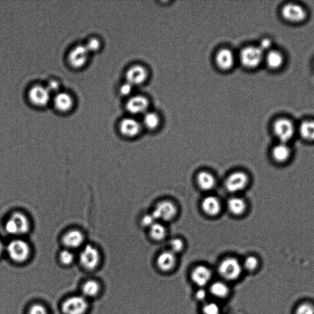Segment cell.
<instances>
[{"mask_svg":"<svg viewBox=\"0 0 314 314\" xmlns=\"http://www.w3.org/2000/svg\"><path fill=\"white\" fill-rule=\"evenodd\" d=\"M219 274L225 282H235L240 280L243 274L242 262L234 257L223 260L218 266Z\"/></svg>","mask_w":314,"mask_h":314,"instance_id":"1","label":"cell"},{"mask_svg":"<svg viewBox=\"0 0 314 314\" xmlns=\"http://www.w3.org/2000/svg\"><path fill=\"white\" fill-rule=\"evenodd\" d=\"M5 229L11 235H25L30 230V222L25 214L14 212L9 217L6 222Z\"/></svg>","mask_w":314,"mask_h":314,"instance_id":"2","label":"cell"},{"mask_svg":"<svg viewBox=\"0 0 314 314\" xmlns=\"http://www.w3.org/2000/svg\"><path fill=\"white\" fill-rule=\"evenodd\" d=\"M6 252L13 262L23 263L30 257L31 249L25 240L16 239L12 240L6 246Z\"/></svg>","mask_w":314,"mask_h":314,"instance_id":"3","label":"cell"},{"mask_svg":"<svg viewBox=\"0 0 314 314\" xmlns=\"http://www.w3.org/2000/svg\"><path fill=\"white\" fill-rule=\"evenodd\" d=\"M89 304L87 298L83 295H76L67 298L61 305L64 314H84L87 310Z\"/></svg>","mask_w":314,"mask_h":314,"instance_id":"4","label":"cell"},{"mask_svg":"<svg viewBox=\"0 0 314 314\" xmlns=\"http://www.w3.org/2000/svg\"><path fill=\"white\" fill-rule=\"evenodd\" d=\"M263 57V52L258 47H247L240 52V60L248 68H254L259 65Z\"/></svg>","mask_w":314,"mask_h":314,"instance_id":"5","label":"cell"},{"mask_svg":"<svg viewBox=\"0 0 314 314\" xmlns=\"http://www.w3.org/2000/svg\"><path fill=\"white\" fill-rule=\"evenodd\" d=\"M79 262L86 269H95L100 262V254L97 249L92 245H88L79 254Z\"/></svg>","mask_w":314,"mask_h":314,"instance_id":"6","label":"cell"},{"mask_svg":"<svg viewBox=\"0 0 314 314\" xmlns=\"http://www.w3.org/2000/svg\"><path fill=\"white\" fill-rule=\"evenodd\" d=\"M274 133L280 143L288 144L295 134V127L290 120L286 119L277 120L274 125Z\"/></svg>","mask_w":314,"mask_h":314,"instance_id":"7","label":"cell"},{"mask_svg":"<svg viewBox=\"0 0 314 314\" xmlns=\"http://www.w3.org/2000/svg\"><path fill=\"white\" fill-rule=\"evenodd\" d=\"M190 277L192 283L198 288H204L212 281V270L205 265H198L192 270Z\"/></svg>","mask_w":314,"mask_h":314,"instance_id":"8","label":"cell"},{"mask_svg":"<svg viewBox=\"0 0 314 314\" xmlns=\"http://www.w3.org/2000/svg\"><path fill=\"white\" fill-rule=\"evenodd\" d=\"M249 183V176L242 171H236L228 176L225 187L229 192L236 193L245 189Z\"/></svg>","mask_w":314,"mask_h":314,"instance_id":"9","label":"cell"},{"mask_svg":"<svg viewBox=\"0 0 314 314\" xmlns=\"http://www.w3.org/2000/svg\"><path fill=\"white\" fill-rule=\"evenodd\" d=\"M176 207L172 202L168 201H163L157 204L154 212L152 213L155 219H160L162 221H168L174 218L176 216Z\"/></svg>","mask_w":314,"mask_h":314,"instance_id":"10","label":"cell"},{"mask_svg":"<svg viewBox=\"0 0 314 314\" xmlns=\"http://www.w3.org/2000/svg\"><path fill=\"white\" fill-rule=\"evenodd\" d=\"M282 14L285 19L292 22L303 21L306 17V12L301 6L288 4L285 6L282 10Z\"/></svg>","mask_w":314,"mask_h":314,"instance_id":"11","label":"cell"},{"mask_svg":"<svg viewBox=\"0 0 314 314\" xmlns=\"http://www.w3.org/2000/svg\"><path fill=\"white\" fill-rule=\"evenodd\" d=\"M271 156L273 161L278 164H284L288 162L292 156V149L288 144L278 143L273 147Z\"/></svg>","mask_w":314,"mask_h":314,"instance_id":"12","label":"cell"},{"mask_svg":"<svg viewBox=\"0 0 314 314\" xmlns=\"http://www.w3.org/2000/svg\"><path fill=\"white\" fill-rule=\"evenodd\" d=\"M28 96L32 103L38 107H44L49 101L50 92L48 88L34 86L29 91Z\"/></svg>","mask_w":314,"mask_h":314,"instance_id":"13","label":"cell"},{"mask_svg":"<svg viewBox=\"0 0 314 314\" xmlns=\"http://www.w3.org/2000/svg\"><path fill=\"white\" fill-rule=\"evenodd\" d=\"M157 266L161 271L171 272L177 265V258L176 254L171 251L162 252L158 255L157 259Z\"/></svg>","mask_w":314,"mask_h":314,"instance_id":"14","label":"cell"},{"mask_svg":"<svg viewBox=\"0 0 314 314\" xmlns=\"http://www.w3.org/2000/svg\"><path fill=\"white\" fill-rule=\"evenodd\" d=\"M89 51L86 46H78L69 52L68 60L73 67H80L86 63Z\"/></svg>","mask_w":314,"mask_h":314,"instance_id":"15","label":"cell"},{"mask_svg":"<svg viewBox=\"0 0 314 314\" xmlns=\"http://www.w3.org/2000/svg\"><path fill=\"white\" fill-rule=\"evenodd\" d=\"M148 72L145 67L142 65H134L129 69L126 74L127 83L132 86H137L145 83L148 78Z\"/></svg>","mask_w":314,"mask_h":314,"instance_id":"16","label":"cell"},{"mask_svg":"<svg viewBox=\"0 0 314 314\" xmlns=\"http://www.w3.org/2000/svg\"><path fill=\"white\" fill-rule=\"evenodd\" d=\"M84 240L85 237L83 232L74 229L66 232L64 234L62 242L67 248L74 249L83 246Z\"/></svg>","mask_w":314,"mask_h":314,"instance_id":"17","label":"cell"},{"mask_svg":"<svg viewBox=\"0 0 314 314\" xmlns=\"http://www.w3.org/2000/svg\"><path fill=\"white\" fill-rule=\"evenodd\" d=\"M208 292L214 298L225 299L230 295L231 289L227 282L217 281L210 284Z\"/></svg>","mask_w":314,"mask_h":314,"instance_id":"18","label":"cell"},{"mask_svg":"<svg viewBox=\"0 0 314 314\" xmlns=\"http://www.w3.org/2000/svg\"><path fill=\"white\" fill-rule=\"evenodd\" d=\"M216 61L217 66L221 69H230L234 63L233 53L228 49L220 50L216 55Z\"/></svg>","mask_w":314,"mask_h":314,"instance_id":"19","label":"cell"},{"mask_svg":"<svg viewBox=\"0 0 314 314\" xmlns=\"http://www.w3.org/2000/svg\"><path fill=\"white\" fill-rule=\"evenodd\" d=\"M149 107L148 99L142 96H135L127 102V109L131 114H139L145 113Z\"/></svg>","mask_w":314,"mask_h":314,"instance_id":"20","label":"cell"},{"mask_svg":"<svg viewBox=\"0 0 314 314\" xmlns=\"http://www.w3.org/2000/svg\"><path fill=\"white\" fill-rule=\"evenodd\" d=\"M120 130L123 135L127 137H134L139 133L141 125L136 120L126 118L122 120L120 124Z\"/></svg>","mask_w":314,"mask_h":314,"instance_id":"21","label":"cell"},{"mask_svg":"<svg viewBox=\"0 0 314 314\" xmlns=\"http://www.w3.org/2000/svg\"><path fill=\"white\" fill-rule=\"evenodd\" d=\"M243 271L250 274H256L262 267L260 258L255 255H249L242 262Z\"/></svg>","mask_w":314,"mask_h":314,"instance_id":"22","label":"cell"},{"mask_svg":"<svg viewBox=\"0 0 314 314\" xmlns=\"http://www.w3.org/2000/svg\"><path fill=\"white\" fill-rule=\"evenodd\" d=\"M221 204L215 196H209L202 202V208L204 212L210 216H216L221 211Z\"/></svg>","mask_w":314,"mask_h":314,"instance_id":"23","label":"cell"},{"mask_svg":"<svg viewBox=\"0 0 314 314\" xmlns=\"http://www.w3.org/2000/svg\"><path fill=\"white\" fill-rule=\"evenodd\" d=\"M54 104L58 110L61 112H67L71 110L73 105V99L69 94L64 92L58 93L54 98Z\"/></svg>","mask_w":314,"mask_h":314,"instance_id":"24","label":"cell"},{"mask_svg":"<svg viewBox=\"0 0 314 314\" xmlns=\"http://www.w3.org/2000/svg\"><path fill=\"white\" fill-rule=\"evenodd\" d=\"M100 291V286L97 282L89 280L83 284L81 287L82 295L86 298L95 297Z\"/></svg>","mask_w":314,"mask_h":314,"instance_id":"25","label":"cell"},{"mask_svg":"<svg viewBox=\"0 0 314 314\" xmlns=\"http://www.w3.org/2000/svg\"><path fill=\"white\" fill-rule=\"evenodd\" d=\"M228 207L230 212L235 216L242 215L247 209V204L245 199L239 197H233L228 202Z\"/></svg>","mask_w":314,"mask_h":314,"instance_id":"26","label":"cell"},{"mask_svg":"<svg viewBox=\"0 0 314 314\" xmlns=\"http://www.w3.org/2000/svg\"><path fill=\"white\" fill-rule=\"evenodd\" d=\"M292 314H314V301L310 299H302L296 304Z\"/></svg>","mask_w":314,"mask_h":314,"instance_id":"27","label":"cell"},{"mask_svg":"<svg viewBox=\"0 0 314 314\" xmlns=\"http://www.w3.org/2000/svg\"><path fill=\"white\" fill-rule=\"evenodd\" d=\"M197 183L203 190H210L215 186L216 181L214 176L207 171H201L197 176Z\"/></svg>","mask_w":314,"mask_h":314,"instance_id":"28","label":"cell"},{"mask_svg":"<svg viewBox=\"0 0 314 314\" xmlns=\"http://www.w3.org/2000/svg\"><path fill=\"white\" fill-rule=\"evenodd\" d=\"M299 133L308 142H314V121H305L299 127Z\"/></svg>","mask_w":314,"mask_h":314,"instance_id":"29","label":"cell"},{"mask_svg":"<svg viewBox=\"0 0 314 314\" xmlns=\"http://www.w3.org/2000/svg\"><path fill=\"white\" fill-rule=\"evenodd\" d=\"M266 61L267 65L270 68L277 69L283 64L284 58L281 53L277 51H271L266 55Z\"/></svg>","mask_w":314,"mask_h":314,"instance_id":"30","label":"cell"},{"mask_svg":"<svg viewBox=\"0 0 314 314\" xmlns=\"http://www.w3.org/2000/svg\"><path fill=\"white\" fill-rule=\"evenodd\" d=\"M143 122L147 128L153 130L160 124L159 117L154 113H147L144 117Z\"/></svg>","mask_w":314,"mask_h":314,"instance_id":"31","label":"cell"},{"mask_svg":"<svg viewBox=\"0 0 314 314\" xmlns=\"http://www.w3.org/2000/svg\"><path fill=\"white\" fill-rule=\"evenodd\" d=\"M150 234L155 240H161L165 236L166 230L163 225L155 223V224L150 227Z\"/></svg>","mask_w":314,"mask_h":314,"instance_id":"32","label":"cell"},{"mask_svg":"<svg viewBox=\"0 0 314 314\" xmlns=\"http://www.w3.org/2000/svg\"><path fill=\"white\" fill-rule=\"evenodd\" d=\"M59 258L61 263L64 265H71L75 261V254L69 249H64L60 252Z\"/></svg>","mask_w":314,"mask_h":314,"instance_id":"33","label":"cell"},{"mask_svg":"<svg viewBox=\"0 0 314 314\" xmlns=\"http://www.w3.org/2000/svg\"><path fill=\"white\" fill-rule=\"evenodd\" d=\"M202 312L203 314H219L221 313V307L214 302H210L202 306Z\"/></svg>","mask_w":314,"mask_h":314,"instance_id":"34","label":"cell"},{"mask_svg":"<svg viewBox=\"0 0 314 314\" xmlns=\"http://www.w3.org/2000/svg\"><path fill=\"white\" fill-rule=\"evenodd\" d=\"M170 248H171V251L173 253L178 254L183 250L184 243L180 239H174L171 240V242H170Z\"/></svg>","mask_w":314,"mask_h":314,"instance_id":"35","label":"cell"},{"mask_svg":"<svg viewBox=\"0 0 314 314\" xmlns=\"http://www.w3.org/2000/svg\"><path fill=\"white\" fill-rule=\"evenodd\" d=\"M28 314H49L46 308L41 304L32 305L29 309Z\"/></svg>","mask_w":314,"mask_h":314,"instance_id":"36","label":"cell"},{"mask_svg":"<svg viewBox=\"0 0 314 314\" xmlns=\"http://www.w3.org/2000/svg\"><path fill=\"white\" fill-rule=\"evenodd\" d=\"M86 48L89 51H95L100 47V42L96 38H92L88 42Z\"/></svg>","mask_w":314,"mask_h":314,"instance_id":"37","label":"cell"},{"mask_svg":"<svg viewBox=\"0 0 314 314\" xmlns=\"http://www.w3.org/2000/svg\"><path fill=\"white\" fill-rule=\"evenodd\" d=\"M208 293L209 292L206 291L204 288H198L195 293V298L196 301L199 302H202L206 300Z\"/></svg>","mask_w":314,"mask_h":314,"instance_id":"38","label":"cell"},{"mask_svg":"<svg viewBox=\"0 0 314 314\" xmlns=\"http://www.w3.org/2000/svg\"><path fill=\"white\" fill-rule=\"evenodd\" d=\"M157 220L155 219L154 216L152 214H148V215H146L144 216L142 219V224L145 227H151V226L153 225L156 221Z\"/></svg>","mask_w":314,"mask_h":314,"instance_id":"39","label":"cell"},{"mask_svg":"<svg viewBox=\"0 0 314 314\" xmlns=\"http://www.w3.org/2000/svg\"><path fill=\"white\" fill-rule=\"evenodd\" d=\"M133 86H132L130 84L126 83L122 85V87H120V92L123 95L127 96L130 95L132 92V90H133Z\"/></svg>","mask_w":314,"mask_h":314,"instance_id":"40","label":"cell"},{"mask_svg":"<svg viewBox=\"0 0 314 314\" xmlns=\"http://www.w3.org/2000/svg\"><path fill=\"white\" fill-rule=\"evenodd\" d=\"M271 42L268 39H263L262 42H260V46L258 47L262 51H265L271 48Z\"/></svg>","mask_w":314,"mask_h":314,"instance_id":"41","label":"cell"},{"mask_svg":"<svg viewBox=\"0 0 314 314\" xmlns=\"http://www.w3.org/2000/svg\"><path fill=\"white\" fill-rule=\"evenodd\" d=\"M58 87H59V84H58L57 81H51L49 83L48 89L49 90V92L50 90H52V91H56L58 89Z\"/></svg>","mask_w":314,"mask_h":314,"instance_id":"42","label":"cell"},{"mask_svg":"<svg viewBox=\"0 0 314 314\" xmlns=\"http://www.w3.org/2000/svg\"><path fill=\"white\" fill-rule=\"evenodd\" d=\"M6 252V246L4 242L0 239V257H2Z\"/></svg>","mask_w":314,"mask_h":314,"instance_id":"43","label":"cell"},{"mask_svg":"<svg viewBox=\"0 0 314 314\" xmlns=\"http://www.w3.org/2000/svg\"><path fill=\"white\" fill-rule=\"evenodd\" d=\"M219 314H222V313H219Z\"/></svg>","mask_w":314,"mask_h":314,"instance_id":"44","label":"cell"}]
</instances>
